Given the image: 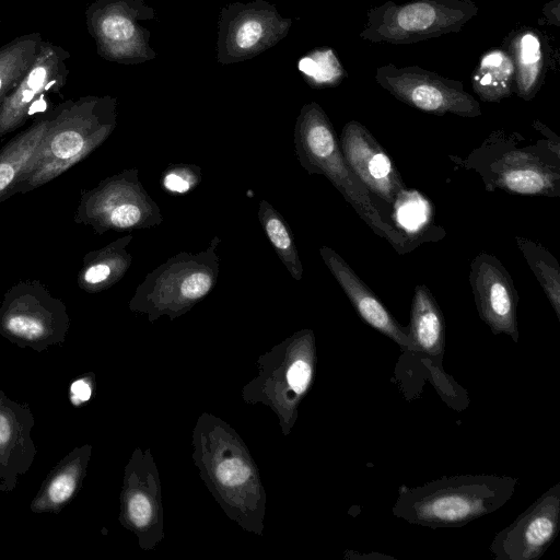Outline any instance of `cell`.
I'll return each mask as SVG.
<instances>
[{
    "label": "cell",
    "instance_id": "28",
    "mask_svg": "<svg viewBox=\"0 0 560 560\" xmlns=\"http://www.w3.org/2000/svg\"><path fill=\"white\" fill-rule=\"evenodd\" d=\"M201 182V170L194 164H172L166 167L161 184L167 191L185 194L194 189Z\"/></svg>",
    "mask_w": 560,
    "mask_h": 560
},
{
    "label": "cell",
    "instance_id": "24",
    "mask_svg": "<svg viewBox=\"0 0 560 560\" xmlns=\"http://www.w3.org/2000/svg\"><path fill=\"white\" fill-rule=\"evenodd\" d=\"M44 39L39 33L21 35L0 48V105L35 61Z\"/></svg>",
    "mask_w": 560,
    "mask_h": 560
},
{
    "label": "cell",
    "instance_id": "16",
    "mask_svg": "<svg viewBox=\"0 0 560 560\" xmlns=\"http://www.w3.org/2000/svg\"><path fill=\"white\" fill-rule=\"evenodd\" d=\"M35 419L26 404L11 400L0 389V491L10 492L18 476L30 469L36 456L31 438Z\"/></svg>",
    "mask_w": 560,
    "mask_h": 560
},
{
    "label": "cell",
    "instance_id": "20",
    "mask_svg": "<svg viewBox=\"0 0 560 560\" xmlns=\"http://www.w3.org/2000/svg\"><path fill=\"white\" fill-rule=\"evenodd\" d=\"M49 115L37 118L0 149V202L11 191L33 162L45 136Z\"/></svg>",
    "mask_w": 560,
    "mask_h": 560
},
{
    "label": "cell",
    "instance_id": "18",
    "mask_svg": "<svg viewBox=\"0 0 560 560\" xmlns=\"http://www.w3.org/2000/svg\"><path fill=\"white\" fill-rule=\"evenodd\" d=\"M407 329L409 352L428 359L431 365L441 370L446 342L445 320L438 302L424 284L415 287Z\"/></svg>",
    "mask_w": 560,
    "mask_h": 560
},
{
    "label": "cell",
    "instance_id": "17",
    "mask_svg": "<svg viewBox=\"0 0 560 560\" xmlns=\"http://www.w3.org/2000/svg\"><path fill=\"white\" fill-rule=\"evenodd\" d=\"M319 255L337 280L357 314L372 328L409 351L407 327H402L381 302L377 295L361 280L347 261L332 248L322 246Z\"/></svg>",
    "mask_w": 560,
    "mask_h": 560
},
{
    "label": "cell",
    "instance_id": "6",
    "mask_svg": "<svg viewBox=\"0 0 560 560\" xmlns=\"http://www.w3.org/2000/svg\"><path fill=\"white\" fill-rule=\"evenodd\" d=\"M478 12L472 0H413L401 4L389 0L368 11L359 37L371 43L416 44L459 32Z\"/></svg>",
    "mask_w": 560,
    "mask_h": 560
},
{
    "label": "cell",
    "instance_id": "21",
    "mask_svg": "<svg viewBox=\"0 0 560 560\" xmlns=\"http://www.w3.org/2000/svg\"><path fill=\"white\" fill-rule=\"evenodd\" d=\"M89 457V447H77L49 474L32 502L33 512H57L79 488Z\"/></svg>",
    "mask_w": 560,
    "mask_h": 560
},
{
    "label": "cell",
    "instance_id": "12",
    "mask_svg": "<svg viewBox=\"0 0 560 560\" xmlns=\"http://www.w3.org/2000/svg\"><path fill=\"white\" fill-rule=\"evenodd\" d=\"M560 529V482L555 483L493 538L495 560H537Z\"/></svg>",
    "mask_w": 560,
    "mask_h": 560
},
{
    "label": "cell",
    "instance_id": "31",
    "mask_svg": "<svg viewBox=\"0 0 560 560\" xmlns=\"http://www.w3.org/2000/svg\"><path fill=\"white\" fill-rule=\"evenodd\" d=\"M128 514L136 526L148 525L152 517V505L149 499L140 493L133 494L128 501Z\"/></svg>",
    "mask_w": 560,
    "mask_h": 560
},
{
    "label": "cell",
    "instance_id": "13",
    "mask_svg": "<svg viewBox=\"0 0 560 560\" xmlns=\"http://www.w3.org/2000/svg\"><path fill=\"white\" fill-rule=\"evenodd\" d=\"M469 283L480 319L493 335L505 334L518 341V294L514 282L493 255L479 253L470 264Z\"/></svg>",
    "mask_w": 560,
    "mask_h": 560
},
{
    "label": "cell",
    "instance_id": "7",
    "mask_svg": "<svg viewBox=\"0 0 560 560\" xmlns=\"http://www.w3.org/2000/svg\"><path fill=\"white\" fill-rule=\"evenodd\" d=\"M74 221L96 234L108 231L150 229L162 224L159 205L139 178V170H124L83 190Z\"/></svg>",
    "mask_w": 560,
    "mask_h": 560
},
{
    "label": "cell",
    "instance_id": "1",
    "mask_svg": "<svg viewBox=\"0 0 560 560\" xmlns=\"http://www.w3.org/2000/svg\"><path fill=\"white\" fill-rule=\"evenodd\" d=\"M540 137L528 138L517 131H492L466 158L450 159L479 174L486 190L514 195L559 197L560 139L539 124Z\"/></svg>",
    "mask_w": 560,
    "mask_h": 560
},
{
    "label": "cell",
    "instance_id": "19",
    "mask_svg": "<svg viewBox=\"0 0 560 560\" xmlns=\"http://www.w3.org/2000/svg\"><path fill=\"white\" fill-rule=\"evenodd\" d=\"M132 240V234H127L86 253L78 272V287L88 293H98L120 281L132 262L128 249Z\"/></svg>",
    "mask_w": 560,
    "mask_h": 560
},
{
    "label": "cell",
    "instance_id": "15",
    "mask_svg": "<svg viewBox=\"0 0 560 560\" xmlns=\"http://www.w3.org/2000/svg\"><path fill=\"white\" fill-rule=\"evenodd\" d=\"M69 58L70 52L61 46L43 42L28 71L0 105V140L25 122L38 96L63 86L69 73Z\"/></svg>",
    "mask_w": 560,
    "mask_h": 560
},
{
    "label": "cell",
    "instance_id": "32",
    "mask_svg": "<svg viewBox=\"0 0 560 560\" xmlns=\"http://www.w3.org/2000/svg\"><path fill=\"white\" fill-rule=\"evenodd\" d=\"M91 394V384L85 377L74 381L70 386V400L75 406L88 401Z\"/></svg>",
    "mask_w": 560,
    "mask_h": 560
},
{
    "label": "cell",
    "instance_id": "3",
    "mask_svg": "<svg viewBox=\"0 0 560 560\" xmlns=\"http://www.w3.org/2000/svg\"><path fill=\"white\" fill-rule=\"evenodd\" d=\"M518 478L490 474L442 477L419 487L400 486L393 514L431 528L462 527L502 508Z\"/></svg>",
    "mask_w": 560,
    "mask_h": 560
},
{
    "label": "cell",
    "instance_id": "27",
    "mask_svg": "<svg viewBox=\"0 0 560 560\" xmlns=\"http://www.w3.org/2000/svg\"><path fill=\"white\" fill-rule=\"evenodd\" d=\"M298 68L305 81L316 89L336 86L347 75L335 50L329 47L310 51L299 60Z\"/></svg>",
    "mask_w": 560,
    "mask_h": 560
},
{
    "label": "cell",
    "instance_id": "2",
    "mask_svg": "<svg viewBox=\"0 0 560 560\" xmlns=\"http://www.w3.org/2000/svg\"><path fill=\"white\" fill-rule=\"evenodd\" d=\"M117 98L88 95L51 110L31 165L11 191L25 194L55 179L101 147L117 126Z\"/></svg>",
    "mask_w": 560,
    "mask_h": 560
},
{
    "label": "cell",
    "instance_id": "11",
    "mask_svg": "<svg viewBox=\"0 0 560 560\" xmlns=\"http://www.w3.org/2000/svg\"><path fill=\"white\" fill-rule=\"evenodd\" d=\"M291 25L290 18L264 0L231 3L221 9L217 60L228 65L250 59L285 37Z\"/></svg>",
    "mask_w": 560,
    "mask_h": 560
},
{
    "label": "cell",
    "instance_id": "30",
    "mask_svg": "<svg viewBox=\"0 0 560 560\" xmlns=\"http://www.w3.org/2000/svg\"><path fill=\"white\" fill-rule=\"evenodd\" d=\"M312 374V364L306 360L299 359L290 366L287 380L296 394H303L311 383Z\"/></svg>",
    "mask_w": 560,
    "mask_h": 560
},
{
    "label": "cell",
    "instance_id": "29",
    "mask_svg": "<svg viewBox=\"0 0 560 560\" xmlns=\"http://www.w3.org/2000/svg\"><path fill=\"white\" fill-rule=\"evenodd\" d=\"M250 475V468L241 458H231L222 462L215 469L219 481L226 487L244 483Z\"/></svg>",
    "mask_w": 560,
    "mask_h": 560
},
{
    "label": "cell",
    "instance_id": "25",
    "mask_svg": "<svg viewBox=\"0 0 560 560\" xmlns=\"http://www.w3.org/2000/svg\"><path fill=\"white\" fill-rule=\"evenodd\" d=\"M257 214L260 226L281 262L294 280H302V261L295 246L292 231L290 230L287 221L278 210L265 199L259 201Z\"/></svg>",
    "mask_w": 560,
    "mask_h": 560
},
{
    "label": "cell",
    "instance_id": "4",
    "mask_svg": "<svg viewBox=\"0 0 560 560\" xmlns=\"http://www.w3.org/2000/svg\"><path fill=\"white\" fill-rule=\"evenodd\" d=\"M293 143L300 165L308 174L325 176L372 231L387 241L397 253H408L419 245V240L408 236L382 218L370 191L346 162L336 131L316 102L302 106L294 127Z\"/></svg>",
    "mask_w": 560,
    "mask_h": 560
},
{
    "label": "cell",
    "instance_id": "5",
    "mask_svg": "<svg viewBox=\"0 0 560 560\" xmlns=\"http://www.w3.org/2000/svg\"><path fill=\"white\" fill-rule=\"evenodd\" d=\"M220 242L214 236L202 250L179 252L147 273L136 288L130 308L149 312L152 317L163 313L176 316L189 310L217 284Z\"/></svg>",
    "mask_w": 560,
    "mask_h": 560
},
{
    "label": "cell",
    "instance_id": "23",
    "mask_svg": "<svg viewBox=\"0 0 560 560\" xmlns=\"http://www.w3.org/2000/svg\"><path fill=\"white\" fill-rule=\"evenodd\" d=\"M515 68L509 51L491 49L485 52L474 73L471 85L483 102L499 103L514 92Z\"/></svg>",
    "mask_w": 560,
    "mask_h": 560
},
{
    "label": "cell",
    "instance_id": "26",
    "mask_svg": "<svg viewBox=\"0 0 560 560\" xmlns=\"http://www.w3.org/2000/svg\"><path fill=\"white\" fill-rule=\"evenodd\" d=\"M515 242L560 319V269L557 259L535 241L516 236Z\"/></svg>",
    "mask_w": 560,
    "mask_h": 560
},
{
    "label": "cell",
    "instance_id": "8",
    "mask_svg": "<svg viewBox=\"0 0 560 560\" xmlns=\"http://www.w3.org/2000/svg\"><path fill=\"white\" fill-rule=\"evenodd\" d=\"M70 317L65 303L37 280L20 281L0 304V335L40 352L65 341Z\"/></svg>",
    "mask_w": 560,
    "mask_h": 560
},
{
    "label": "cell",
    "instance_id": "34",
    "mask_svg": "<svg viewBox=\"0 0 560 560\" xmlns=\"http://www.w3.org/2000/svg\"><path fill=\"white\" fill-rule=\"evenodd\" d=\"M0 22H1V16H0Z\"/></svg>",
    "mask_w": 560,
    "mask_h": 560
},
{
    "label": "cell",
    "instance_id": "33",
    "mask_svg": "<svg viewBox=\"0 0 560 560\" xmlns=\"http://www.w3.org/2000/svg\"><path fill=\"white\" fill-rule=\"evenodd\" d=\"M560 0H551L542 8V24L560 26Z\"/></svg>",
    "mask_w": 560,
    "mask_h": 560
},
{
    "label": "cell",
    "instance_id": "9",
    "mask_svg": "<svg viewBox=\"0 0 560 560\" xmlns=\"http://www.w3.org/2000/svg\"><path fill=\"white\" fill-rule=\"evenodd\" d=\"M155 12L142 0H95L85 11L97 54L113 62L135 65L155 58L150 32L142 25Z\"/></svg>",
    "mask_w": 560,
    "mask_h": 560
},
{
    "label": "cell",
    "instance_id": "22",
    "mask_svg": "<svg viewBox=\"0 0 560 560\" xmlns=\"http://www.w3.org/2000/svg\"><path fill=\"white\" fill-rule=\"evenodd\" d=\"M515 68L514 92L524 100H533L544 79V51L540 37L535 31L524 30L511 37L509 44Z\"/></svg>",
    "mask_w": 560,
    "mask_h": 560
},
{
    "label": "cell",
    "instance_id": "10",
    "mask_svg": "<svg viewBox=\"0 0 560 560\" xmlns=\"http://www.w3.org/2000/svg\"><path fill=\"white\" fill-rule=\"evenodd\" d=\"M375 81L398 101L428 114H454L465 118L482 114L479 102L465 90L462 81L418 66H381L375 71Z\"/></svg>",
    "mask_w": 560,
    "mask_h": 560
},
{
    "label": "cell",
    "instance_id": "14",
    "mask_svg": "<svg viewBox=\"0 0 560 560\" xmlns=\"http://www.w3.org/2000/svg\"><path fill=\"white\" fill-rule=\"evenodd\" d=\"M342 155L364 187L394 206L406 185L394 162L370 130L357 120L348 121L339 139Z\"/></svg>",
    "mask_w": 560,
    "mask_h": 560
}]
</instances>
